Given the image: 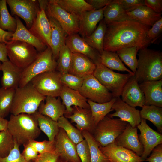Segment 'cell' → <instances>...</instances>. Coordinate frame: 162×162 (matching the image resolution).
<instances>
[{
	"mask_svg": "<svg viewBox=\"0 0 162 162\" xmlns=\"http://www.w3.org/2000/svg\"><path fill=\"white\" fill-rule=\"evenodd\" d=\"M151 27L129 20L106 25L104 50L116 52L127 47L136 46L139 50L148 45L146 34Z\"/></svg>",
	"mask_w": 162,
	"mask_h": 162,
	"instance_id": "1",
	"label": "cell"
},
{
	"mask_svg": "<svg viewBox=\"0 0 162 162\" xmlns=\"http://www.w3.org/2000/svg\"><path fill=\"white\" fill-rule=\"evenodd\" d=\"M7 129L14 141L20 146L35 140L41 133L34 115L24 113L11 114L8 121Z\"/></svg>",
	"mask_w": 162,
	"mask_h": 162,
	"instance_id": "2",
	"label": "cell"
},
{
	"mask_svg": "<svg viewBox=\"0 0 162 162\" xmlns=\"http://www.w3.org/2000/svg\"><path fill=\"white\" fill-rule=\"evenodd\" d=\"M135 79L141 82L162 79V53L144 48L139 50Z\"/></svg>",
	"mask_w": 162,
	"mask_h": 162,
	"instance_id": "3",
	"label": "cell"
},
{
	"mask_svg": "<svg viewBox=\"0 0 162 162\" xmlns=\"http://www.w3.org/2000/svg\"><path fill=\"white\" fill-rule=\"evenodd\" d=\"M46 98L39 93L30 82L15 90L10 113L15 115L22 113L33 114L38 111L40 104Z\"/></svg>",
	"mask_w": 162,
	"mask_h": 162,
	"instance_id": "4",
	"label": "cell"
},
{
	"mask_svg": "<svg viewBox=\"0 0 162 162\" xmlns=\"http://www.w3.org/2000/svg\"><path fill=\"white\" fill-rule=\"evenodd\" d=\"M128 124L120 118L106 116L97 124L92 135L99 146L104 147L114 142Z\"/></svg>",
	"mask_w": 162,
	"mask_h": 162,
	"instance_id": "5",
	"label": "cell"
},
{
	"mask_svg": "<svg viewBox=\"0 0 162 162\" xmlns=\"http://www.w3.org/2000/svg\"><path fill=\"white\" fill-rule=\"evenodd\" d=\"M96 65L93 75L112 93L113 98L120 97L125 85L134 75L115 72L101 63Z\"/></svg>",
	"mask_w": 162,
	"mask_h": 162,
	"instance_id": "6",
	"label": "cell"
},
{
	"mask_svg": "<svg viewBox=\"0 0 162 162\" xmlns=\"http://www.w3.org/2000/svg\"><path fill=\"white\" fill-rule=\"evenodd\" d=\"M57 62L53 57L51 49L47 47L44 51L38 52L35 60L22 72L19 87L29 83L34 77L41 74L56 70Z\"/></svg>",
	"mask_w": 162,
	"mask_h": 162,
	"instance_id": "7",
	"label": "cell"
},
{
	"mask_svg": "<svg viewBox=\"0 0 162 162\" xmlns=\"http://www.w3.org/2000/svg\"><path fill=\"white\" fill-rule=\"evenodd\" d=\"M6 44L9 60L23 70L28 66L38 56L35 47L26 43L13 40Z\"/></svg>",
	"mask_w": 162,
	"mask_h": 162,
	"instance_id": "8",
	"label": "cell"
},
{
	"mask_svg": "<svg viewBox=\"0 0 162 162\" xmlns=\"http://www.w3.org/2000/svg\"><path fill=\"white\" fill-rule=\"evenodd\" d=\"M61 74L56 70L45 72L33 78L30 82L41 94L46 96L59 97L63 85Z\"/></svg>",
	"mask_w": 162,
	"mask_h": 162,
	"instance_id": "9",
	"label": "cell"
},
{
	"mask_svg": "<svg viewBox=\"0 0 162 162\" xmlns=\"http://www.w3.org/2000/svg\"><path fill=\"white\" fill-rule=\"evenodd\" d=\"M45 10L47 16L56 19L68 35L79 33V17L66 11L54 0H48Z\"/></svg>",
	"mask_w": 162,
	"mask_h": 162,
	"instance_id": "10",
	"label": "cell"
},
{
	"mask_svg": "<svg viewBox=\"0 0 162 162\" xmlns=\"http://www.w3.org/2000/svg\"><path fill=\"white\" fill-rule=\"evenodd\" d=\"M78 91L86 98L98 103L107 102L113 98L112 93L93 74L84 78L82 85Z\"/></svg>",
	"mask_w": 162,
	"mask_h": 162,
	"instance_id": "11",
	"label": "cell"
},
{
	"mask_svg": "<svg viewBox=\"0 0 162 162\" xmlns=\"http://www.w3.org/2000/svg\"><path fill=\"white\" fill-rule=\"evenodd\" d=\"M11 15L16 16L25 22L28 29L31 27L40 10L38 0H6Z\"/></svg>",
	"mask_w": 162,
	"mask_h": 162,
	"instance_id": "12",
	"label": "cell"
},
{
	"mask_svg": "<svg viewBox=\"0 0 162 162\" xmlns=\"http://www.w3.org/2000/svg\"><path fill=\"white\" fill-rule=\"evenodd\" d=\"M137 127L140 132L138 136L143 148L141 158L144 161L156 146L162 144V134L152 128L147 123L146 120L142 118Z\"/></svg>",
	"mask_w": 162,
	"mask_h": 162,
	"instance_id": "13",
	"label": "cell"
},
{
	"mask_svg": "<svg viewBox=\"0 0 162 162\" xmlns=\"http://www.w3.org/2000/svg\"><path fill=\"white\" fill-rule=\"evenodd\" d=\"M54 141L56 153L61 161L81 162L77 153L76 145L69 138L63 129L59 128Z\"/></svg>",
	"mask_w": 162,
	"mask_h": 162,
	"instance_id": "14",
	"label": "cell"
},
{
	"mask_svg": "<svg viewBox=\"0 0 162 162\" xmlns=\"http://www.w3.org/2000/svg\"><path fill=\"white\" fill-rule=\"evenodd\" d=\"M102 152L110 162H143L140 156L134 152L118 146L114 142L105 146H99Z\"/></svg>",
	"mask_w": 162,
	"mask_h": 162,
	"instance_id": "15",
	"label": "cell"
},
{
	"mask_svg": "<svg viewBox=\"0 0 162 162\" xmlns=\"http://www.w3.org/2000/svg\"><path fill=\"white\" fill-rule=\"evenodd\" d=\"M112 109L115 112L110 114L111 118L118 117L122 121L126 122L133 127H137L140 123V111L123 101L120 97L116 98Z\"/></svg>",
	"mask_w": 162,
	"mask_h": 162,
	"instance_id": "16",
	"label": "cell"
},
{
	"mask_svg": "<svg viewBox=\"0 0 162 162\" xmlns=\"http://www.w3.org/2000/svg\"><path fill=\"white\" fill-rule=\"evenodd\" d=\"M65 44L72 53H80L87 56L95 64L100 63V54L90 46L78 34L68 35Z\"/></svg>",
	"mask_w": 162,
	"mask_h": 162,
	"instance_id": "17",
	"label": "cell"
},
{
	"mask_svg": "<svg viewBox=\"0 0 162 162\" xmlns=\"http://www.w3.org/2000/svg\"><path fill=\"white\" fill-rule=\"evenodd\" d=\"M28 30L47 47L50 48L51 26L44 8H40L33 24Z\"/></svg>",
	"mask_w": 162,
	"mask_h": 162,
	"instance_id": "18",
	"label": "cell"
},
{
	"mask_svg": "<svg viewBox=\"0 0 162 162\" xmlns=\"http://www.w3.org/2000/svg\"><path fill=\"white\" fill-rule=\"evenodd\" d=\"M114 142L118 146L132 151L139 156L141 157L143 154V148L139 139L137 128L133 127L129 123Z\"/></svg>",
	"mask_w": 162,
	"mask_h": 162,
	"instance_id": "19",
	"label": "cell"
},
{
	"mask_svg": "<svg viewBox=\"0 0 162 162\" xmlns=\"http://www.w3.org/2000/svg\"><path fill=\"white\" fill-rule=\"evenodd\" d=\"M134 75L125 85L121 96V99L131 106L142 107L145 104V97Z\"/></svg>",
	"mask_w": 162,
	"mask_h": 162,
	"instance_id": "20",
	"label": "cell"
},
{
	"mask_svg": "<svg viewBox=\"0 0 162 162\" xmlns=\"http://www.w3.org/2000/svg\"><path fill=\"white\" fill-rule=\"evenodd\" d=\"M106 6L98 10L86 11L79 16V33L82 38L89 36L95 29L98 24L104 18L103 12Z\"/></svg>",
	"mask_w": 162,
	"mask_h": 162,
	"instance_id": "21",
	"label": "cell"
},
{
	"mask_svg": "<svg viewBox=\"0 0 162 162\" xmlns=\"http://www.w3.org/2000/svg\"><path fill=\"white\" fill-rule=\"evenodd\" d=\"M62 100V104L65 107L64 116L71 114L73 109L72 106L90 109L87 102V99L82 96L78 90L71 89L63 85L59 96Z\"/></svg>",
	"mask_w": 162,
	"mask_h": 162,
	"instance_id": "22",
	"label": "cell"
},
{
	"mask_svg": "<svg viewBox=\"0 0 162 162\" xmlns=\"http://www.w3.org/2000/svg\"><path fill=\"white\" fill-rule=\"evenodd\" d=\"M96 66V64L85 56L77 53H72L68 73L84 78L93 74Z\"/></svg>",
	"mask_w": 162,
	"mask_h": 162,
	"instance_id": "23",
	"label": "cell"
},
{
	"mask_svg": "<svg viewBox=\"0 0 162 162\" xmlns=\"http://www.w3.org/2000/svg\"><path fill=\"white\" fill-rule=\"evenodd\" d=\"M139 86L144 96V105L162 107V79L143 82Z\"/></svg>",
	"mask_w": 162,
	"mask_h": 162,
	"instance_id": "24",
	"label": "cell"
},
{
	"mask_svg": "<svg viewBox=\"0 0 162 162\" xmlns=\"http://www.w3.org/2000/svg\"><path fill=\"white\" fill-rule=\"evenodd\" d=\"M71 115L65 117L75 122L77 128L81 132L86 130L93 134L94 128V118L90 109L73 106Z\"/></svg>",
	"mask_w": 162,
	"mask_h": 162,
	"instance_id": "25",
	"label": "cell"
},
{
	"mask_svg": "<svg viewBox=\"0 0 162 162\" xmlns=\"http://www.w3.org/2000/svg\"><path fill=\"white\" fill-rule=\"evenodd\" d=\"M15 18L16 21L17 28L15 32L11 35L10 40H18L28 43L34 47L38 52H42L47 48L45 44L29 31L19 17L15 16Z\"/></svg>",
	"mask_w": 162,
	"mask_h": 162,
	"instance_id": "26",
	"label": "cell"
},
{
	"mask_svg": "<svg viewBox=\"0 0 162 162\" xmlns=\"http://www.w3.org/2000/svg\"><path fill=\"white\" fill-rule=\"evenodd\" d=\"M1 70L3 72L1 79L2 87L15 89L19 87L23 69L9 60L2 63Z\"/></svg>",
	"mask_w": 162,
	"mask_h": 162,
	"instance_id": "27",
	"label": "cell"
},
{
	"mask_svg": "<svg viewBox=\"0 0 162 162\" xmlns=\"http://www.w3.org/2000/svg\"><path fill=\"white\" fill-rule=\"evenodd\" d=\"M45 100V103L44 101L41 103L38 112L57 122L60 117L64 116L66 110L65 106L61 102V98L46 96Z\"/></svg>",
	"mask_w": 162,
	"mask_h": 162,
	"instance_id": "28",
	"label": "cell"
},
{
	"mask_svg": "<svg viewBox=\"0 0 162 162\" xmlns=\"http://www.w3.org/2000/svg\"><path fill=\"white\" fill-rule=\"evenodd\" d=\"M47 17L51 28L50 48L52 52L53 58L56 61L58 60L61 48L65 44L68 35L56 19L51 17Z\"/></svg>",
	"mask_w": 162,
	"mask_h": 162,
	"instance_id": "29",
	"label": "cell"
},
{
	"mask_svg": "<svg viewBox=\"0 0 162 162\" xmlns=\"http://www.w3.org/2000/svg\"><path fill=\"white\" fill-rule=\"evenodd\" d=\"M126 13L130 20L150 27L162 18L161 13H156L146 6L140 7Z\"/></svg>",
	"mask_w": 162,
	"mask_h": 162,
	"instance_id": "30",
	"label": "cell"
},
{
	"mask_svg": "<svg viewBox=\"0 0 162 162\" xmlns=\"http://www.w3.org/2000/svg\"><path fill=\"white\" fill-rule=\"evenodd\" d=\"M54 1L66 11L78 17L82 13L86 11L94 10L86 0H54Z\"/></svg>",
	"mask_w": 162,
	"mask_h": 162,
	"instance_id": "31",
	"label": "cell"
},
{
	"mask_svg": "<svg viewBox=\"0 0 162 162\" xmlns=\"http://www.w3.org/2000/svg\"><path fill=\"white\" fill-rule=\"evenodd\" d=\"M33 115L37 120L38 127L40 130L46 134L49 140L54 141L59 130L57 122L48 116L42 115L38 111Z\"/></svg>",
	"mask_w": 162,
	"mask_h": 162,
	"instance_id": "32",
	"label": "cell"
},
{
	"mask_svg": "<svg viewBox=\"0 0 162 162\" xmlns=\"http://www.w3.org/2000/svg\"><path fill=\"white\" fill-rule=\"evenodd\" d=\"M106 28V24L103 19L96 28L89 36L83 38L92 47L100 54L104 50V43Z\"/></svg>",
	"mask_w": 162,
	"mask_h": 162,
	"instance_id": "33",
	"label": "cell"
},
{
	"mask_svg": "<svg viewBox=\"0 0 162 162\" xmlns=\"http://www.w3.org/2000/svg\"><path fill=\"white\" fill-rule=\"evenodd\" d=\"M103 19L106 25L112 22L130 20L121 5L112 2L106 7L103 12Z\"/></svg>",
	"mask_w": 162,
	"mask_h": 162,
	"instance_id": "34",
	"label": "cell"
},
{
	"mask_svg": "<svg viewBox=\"0 0 162 162\" xmlns=\"http://www.w3.org/2000/svg\"><path fill=\"white\" fill-rule=\"evenodd\" d=\"M100 63L112 70L126 71L128 73L135 75L134 73L125 66L115 52L104 50L100 54Z\"/></svg>",
	"mask_w": 162,
	"mask_h": 162,
	"instance_id": "35",
	"label": "cell"
},
{
	"mask_svg": "<svg viewBox=\"0 0 162 162\" xmlns=\"http://www.w3.org/2000/svg\"><path fill=\"white\" fill-rule=\"evenodd\" d=\"M141 118L151 122L162 133V108L154 105H144L140 111Z\"/></svg>",
	"mask_w": 162,
	"mask_h": 162,
	"instance_id": "36",
	"label": "cell"
},
{
	"mask_svg": "<svg viewBox=\"0 0 162 162\" xmlns=\"http://www.w3.org/2000/svg\"><path fill=\"white\" fill-rule=\"evenodd\" d=\"M116 99V98H113L110 101L102 103L95 102L87 99L94 118L95 127L109 113L113 111L112 107Z\"/></svg>",
	"mask_w": 162,
	"mask_h": 162,
	"instance_id": "37",
	"label": "cell"
},
{
	"mask_svg": "<svg viewBox=\"0 0 162 162\" xmlns=\"http://www.w3.org/2000/svg\"><path fill=\"white\" fill-rule=\"evenodd\" d=\"M81 133L89 146L91 162H110L100 149L99 145L94 140L92 134L86 130L81 131Z\"/></svg>",
	"mask_w": 162,
	"mask_h": 162,
	"instance_id": "38",
	"label": "cell"
},
{
	"mask_svg": "<svg viewBox=\"0 0 162 162\" xmlns=\"http://www.w3.org/2000/svg\"><path fill=\"white\" fill-rule=\"evenodd\" d=\"M7 4L6 0H0V28L14 33L17 28L16 21L10 14Z\"/></svg>",
	"mask_w": 162,
	"mask_h": 162,
	"instance_id": "39",
	"label": "cell"
},
{
	"mask_svg": "<svg viewBox=\"0 0 162 162\" xmlns=\"http://www.w3.org/2000/svg\"><path fill=\"white\" fill-rule=\"evenodd\" d=\"M138 50L136 46L127 47L116 51L122 62H123L135 74L136 71L138 61L136 58Z\"/></svg>",
	"mask_w": 162,
	"mask_h": 162,
	"instance_id": "40",
	"label": "cell"
},
{
	"mask_svg": "<svg viewBox=\"0 0 162 162\" xmlns=\"http://www.w3.org/2000/svg\"><path fill=\"white\" fill-rule=\"evenodd\" d=\"M15 90L0 88V117L4 118L10 112L14 97Z\"/></svg>",
	"mask_w": 162,
	"mask_h": 162,
	"instance_id": "41",
	"label": "cell"
},
{
	"mask_svg": "<svg viewBox=\"0 0 162 162\" xmlns=\"http://www.w3.org/2000/svg\"><path fill=\"white\" fill-rule=\"evenodd\" d=\"M59 128L63 129L69 138L76 145L84 140L81 132L75 127L64 116L57 121Z\"/></svg>",
	"mask_w": 162,
	"mask_h": 162,
	"instance_id": "42",
	"label": "cell"
},
{
	"mask_svg": "<svg viewBox=\"0 0 162 162\" xmlns=\"http://www.w3.org/2000/svg\"><path fill=\"white\" fill-rule=\"evenodd\" d=\"M72 52L66 44L61 48L58 55L57 71L61 74L68 73L71 62Z\"/></svg>",
	"mask_w": 162,
	"mask_h": 162,
	"instance_id": "43",
	"label": "cell"
},
{
	"mask_svg": "<svg viewBox=\"0 0 162 162\" xmlns=\"http://www.w3.org/2000/svg\"><path fill=\"white\" fill-rule=\"evenodd\" d=\"M14 145V139L8 130L0 131V157L7 156L13 148Z\"/></svg>",
	"mask_w": 162,
	"mask_h": 162,
	"instance_id": "44",
	"label": "cell"
},
{
	"mask_svg": "<svg viewBox=\"0 0 162 162\" xmlns=\"http://www.w3.org/2000/svg\"><path fill=\"white\" fill-rule=\"evenodd\" d=\"M60 79L63 85L75 90H78L82 85L84 78L69 73L61 74Z\"/></svg>",
	"mask_w": 162,
	"mask_h": 162,
	"instance_id": "45",
	"label": "cell"
},
{
	"mask_svg": "<svg viewBox=\"0 0 162 162\" xmlns=\"http://www.w3.org/2000/svg\"><path fill=\"white\" fill-rule=\"evenodd\" d=\"M29 144L32 146L39 154L46 152L56 154L54 140H44L42 141H38L34 140Z\"/></svg>",
	"mask_w": 162,
	"mask_h": 162,
	"instance_id": "46",
	"label": "cell"
},
{
	"mask_svg": "<svg viewBox=\"0 0 162 162\" xmlns=\"http://www.w3.org/2000/svg\"><path fill=\"white\" fill-rule=\"evenodd\" d=\"M13 148L8 155L4 158L0 157V162H32L26 160L20 152V146L14 141Z\"/></svg>",
	"mask_w": 162,
	"mask_h": 162,
	"instance_id": "47",
	"label": "cell"
},
{
	"mask_svg": "<svg viewBox=\"0 0 162 162\" xmlns=\"http://www.w3.org/2000/svg\"><path fill=\"white\" fill-rule=\"evenodd\" d=\"M162 32V18L157 21L147 32L146 39L148 45L153 43L161 35Z\"/></svg>",
	"mask_w": 162,
	"mask_h": 162,
	"instance_id": "48",
	"label": "cell"
},
{
	"mask_svg": "<svg viewBox=\"0 0 162 162\" xmlns=\"http://www.w3.org/2000/svg\"><path fill=\"white\" fill-rule=\"evenodd\" d=\"M76 149L81 162H91L89 146L85 139L76 144Z\"/></svg>",
	"mask_w": 162,
	"mask_h": 162,
	"instance_id": "49",
	"label": "cell"
},
{
	"mask_svg": "<svg viewBox=\"0 0 162 162\" xmlns=\"http://www.w3.org/2000/svg\"><path fill=\"white\" fill-rule=\"evenodd\" d=\"M112 2L121 4L126 12H131L140 7L145 6L144 0H113Z\"/></svg>",
	"mask_w": 162,
	"mask_h": 162,
	"instance_id": "50",
	"label": "cell"
},
{
	"mask_svg": "<svg viewBox=\"0 0 162 162\" xmlns=\"http://www.w3.org/2000/svg\"><path fill=\"white\" fill-rule=\"evenodd\" d=\"M61 161L58 154L46 152L39 154L34 162H60Z\"/></svg>",
	"mask_w": 162,
	"mask_h": 162,
	"instance_id": "51",
	"label": "cell"
},
{
	"mask_svg": "<svg viewBox=\"0 0 162 162\" xmlns=\"http://www.w3.org/2000/svg\"><path fill=\"white\" fill-rule=\"evenodd\" d=\"M151 152L149 157L145 161L148 162H162V144L156 146Z\"/></svg>",
	"mask_w": 162,
	"mask_h": 162,
	"instance_id": "52",
	"label": "cell"
},
{
	"mask_svg": "<svg viewBox=\"0 0 162 162\" xmlns=\"http://www.w3.org/2000/svg\"><path fill=\"white\" fill-rule=\"evenodd\" d=\"M24 149L22 154L28 161L34 160L38 155V153L30 144H28L23 146Z\"/></svg>",
	"mask_w": 162,
	"mask_h": 162,
	"instance_id": "53",
	"label": "cell"
},
{
	"mask_svg": "<svg viewBox=\"0 0 162 162\" xmlns=\"http://www.w3.org/2000/svg\"><path fill=\"white\" fill-rule=\"evenodd\" d=\"M145 5L155 12L161 13L162 11V0H144Z\"/></svg>",
	"mask_w": 162,
	"mask_h": 162,
	"instance_id": "54",
	"label": "cell"
},
{
	"mask_svg": "<svg viewBox=\"0 0 162 162\" xmlns=\"http://www.w3.org/2000/svg\"><path fill=\"white\" fill-rule=\"evenodd\" d=\"M113 0H86V1L94 10L102 9L111 3Z\"/></svg>",
	"mask_w": 162,
	"mask_h": 162,
	"instance_id": "55",
	"label": "cell"
},
{
	"mask_svg": "<svg viewBox=\"0 0 162 162\" xmlns=\"http://www.w3.org/2000/svg\"><path fill=\"white\" fill-rule=\"evenodd\" d=\"M7 57L6 44L0 42V62L3 63L9 61Z\"/></svg>",
	"mask_w": 162,
	"mask_h": 162,
	"instance_id": "56",
	"label": "cell"
},
{
	"mask_svg": "<svg viewBox=\"0 0 162 162\" xmlns=\"http://www.w3.org/2000/svg\"><path fill=\"white\" fill-rule=\"evenodd\" d=\"M13 32L4 31L0 28V42L6 43L10 40Z\"/></svg>",
	"mask_w": 162,
	"mask_h": 162,
	"instance_id": "57",
	"label": "cell"
},
{
	"mask_svg": "<svg viewBox=\"0 0 162 162\" xmlns=\"http://www.w3.org/2000/svg\"><path fill=\"white\" fill-rule=\"evenodd\" d=\"M8 121L4 118L0 117V131L7 129Z\"/></svg>",
	"mask_w": 162,
	"mask_h": 162,
	"instance_id": "58",
	"label": "cell"
},
{
	"mask_svg": "<svg viewBox=\"0 0 162 162\" xmlns=\"http://www.w3.org/2000/svg\"><path fill=\"white\" fill-rule=\"evenodd\" d=\"M2 63H1V62H0V71L1 70V67H2Z\"/></svg>",
	"mask_w": 162,
	"mask_h": 162,
	"instance_id": "59",
	"label": "cell"
},
{
	"mask_svg": "<svg viewBox=\"0 0 162 162\" xmlns=\"http://www.w3.org/2000/svg\"><path fill=\"white\" fill-rule=\"evenodd\" d=\"M60 162H69L67 161H61Z\"/></svg>",
	"mask_w": 162,
	"mask_h": 162,
	"instance_id": "60",
	"label": "cell"
}]
</instances>
